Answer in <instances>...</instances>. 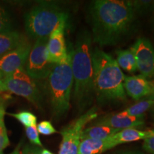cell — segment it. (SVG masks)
<instances>
[{
    "label": "cell",
    "instance_id": "obj_26",
    "mask_svg": "<svg viewBox=\"0 0 154 154\" xmlns=\"http://www.w3.org/2000/svg\"><path fill=\"white\" fill-rule=\"evenodd\" d=\"M42 149L38 146L34 145H25L22 150L21 154H41Z\"/></svg>",
    "mask_w": 154,
    "mask_h": 154
},
{
    "label": "cell",
    "instance_id": "obj_31",
    "mask_svg": "<svg viewBox=\"0 0 154 154\" xmlns=\"http://www.w3.org/2000/svg\"><path fill=\"white\" fill-rule=\"evenodd\" d=\"M5 109V99H3L2 98L0 97V109Z\"/></svg>",
    "mask_w": 154,
    "mask_h": 154
},
{
    "label": "cell",
    "instance_id": "obj_20",
    "mask_svg": "<svg viewBox=\"0 0 154 154\" xmlns=\"http://www.w3.org/2000/svg\"><path fill=\"white\" fill-rule=\"evenodd\" d=\"M9 115L16 119L25 127L36 126L37 119L36 116L30 111H22L16 113H9Z\"/></svg>",
    "mask_w": 154,
    "mask_h": 154
},
{
    "label": "cell",
    "instance_id": "obj_16",
    "mask_svg": "<svg viewBox=\"0 0 154 154\" xmlns=\"http://www.w3.org/2000/svg\"><path fill=\"white\" fill-rule=\"evenodd\" d=\"M26 37L14 30L0 33V58L19 47Z\"/></svg>",
    "mask_w": 154,
    "mask_h": 154
},
{
    "label": "cell",
    "instance_id": "obj_9",
    "mask_svg": "<svg viewBox=\"0 0 154 154\" xmlns=\"http://www.w3.org/2000/svg\"><path fill=\"white\" fill-rule=\"evenodd\" d=\"M134 52L137 70L146 79L154 77V48L148 38H138L130 48Z\"/></svg>",
    "mask_w": 154,
    "mask_h": 154
},
{
    "label": "cell",
    "instance_id": "obj_12",
    "mask_svg": "<svg viewBox=\"0 0 154 154\" xmlns=\"http://www.w3.org/2000/svg\"><path fill=\"white\" fill-rule=\"evenodd\" d=\"M145 116H129L122 112L109 113L101 117H97L91 121V126H104L115 129L123 130L126 128H136L143 126L145 123Z\"/></svg>",
    "mask_w": 154,
    "mask_h": 154
},
{
    "label": "cell",
    "instance_id": "obj_25",
    "mask_svg": "<svg viewBox=\"0 0 154 154\" xmlns=\"http://www.w3.org/2000/svg\"><path fill=\"white\" fill-rule=\"evenodd\" d=\"M143 149L149 154H154V130H152L151 136L143 140Z\"/></svg>",
    "mask_w": 154,
    "mask_h": 154
},
{
    "label": "cell",
    "instance_id": "obj_8",
    "mask_svg": "<svg viewBox=\"0 0 154 154\" xmlns=\"http://www.w3.org/2000/svg\"><path fill=\"white\" fill-rule=\"evenodd\" d=\"M47 41L48 37L36 40L24 67L26 74L34 80L47 79L54 66L48 59Z\"/></svg>",
    "mask_w": 154,
    "mask_h": 154
},
{
    "label": "cell",
    "instance_id": "obj_24",
    "mask_svg": "<svg viewBox=\"0 0 154 154\" xmlns=\"http://www.w3.org/2000/svg\"><path fill=\"white\" fill-rule=\"evenodd\" d=\"M36 128L38 134H41L44 136H49V135L56 134L57 131L54 127L51 122L49 121H43L36 126Z\"/></svg>",
    "mask_w": 154,
    "mask_h": 154
},
{
    "label": "cell",
    "instance_id": "obj_34",
    "mask_svg": "<svg viewBox=\"0 0 154 154\" xmlns=\"http://www.w3.org/2000/svg\"><path fill=\"white\" fill-rule=\"evenodd\" d=\"M151 113L154 116V107L152 108V109H151Z\"/></svg>",
    "mask_w": 154,
    "mask_h": 154
},
{
    "label": "cell",
    "instance_id": "obj_27",
    "mask_svg": "<svg viewBox=\"0 0 154 154\" xmlns=\"http://www.w3.org/2000/svg\"><path fill=\"white\" fill-rule=\"evenodd\" d=\"M150 86H151V91H150V93L149 95L143 99L153 100V101H154V80L150 82Z\"/></svg>",
    "mask_w": 154,
    "mask_h": 154
},
{
    "label": "cell",
    "instance_id": "obj_2",
    "mask_svg": "<svg viewBox=\"0 0 154 154\" xmlns=\"http://www.w3.org/2000/svg\"><path fill=\"white\" fill-rule=\"evenodd\" d=\"M92 37L87 32L77 36L72 48V72L74 79V101L79 111L86 110L95 96L92 63Z\"/></svg>",
    "mask_w": 154,
    "mask_h": 154
},
{
    "label": "cell",
    "instance_id": "obj_30",
    "mask_svg": "<svg viewBox=\"0 0 154 154\" xmlns=\"http://www.w3.org/2000/svg\"><path fill=\"white\" fill-rule=\"evenodd\" d=\"M7 91V88L5 85V83L3 82V79H0V93Z\"/></svg>",
    "mask_w": 154,
    "mask_h": 154
},
{
    "label": "cell",
    "instance_id": "obj_10",
    "mask_svg": "<svg viewBox=\"0 0 154 154\" xmlns=\"http://www.w3.org/2000/svg\"><path fill=\"white\" fill-rule=\"evenodd\" d=\"M31 49L32 45L26 38L16 49L0 58V72L4 77L24 68Z\"/></svg>",
    "mask_w": 154,
    "mask_h": 154
},
{
    "label": "cell",
    "instance_id": "obj_28",
    "mask_svg": "<svg viewBox=\"0 0 154 154\" xmlns=\"http://www.w3.org/2000/svg\"><path fill=\"white\" fill-rule=\"evenodd\" d=\"M114 154H144L143 153L140 151H119L118 153Z\"/></svg>",
    "mask_w": 154,
    "mask_h": 154
},
{
    "label": "cell",
    "instance_id": "obj_18",
    "mask_svg": "<svg viewBox=\"0 0 154 154\" xmlns=\"http://www.w3.org/2000/svg\"><path fill=\"white\" fill-rule=\"evenodd\" d=\"M116 54L117 58L116 61L120 69H122L130 74H134L137 72L136 59L131 49L119 50Z\"/></svg>",
    "mask_w": 154,
    "mask_h": 154
},
{
    "label": "cell",
    "instance_id": "obj_21",
    "mask_svg": "<svg viewBox=\"0 0 154 154\" xmlns=\"http://www.w3.org/2000/svg\"><path fill=\"white\" fill-rule=\"evenodd\" d=\"M5 113V109H0V154H3L4 150L9 144L8 135L4 121Z\"/></svg>",
    "mask_w": 154,
    "mask_h": 154
},
{
    "label": "cell",
    "instance_id": "obj_32",
    "mask_svg": "<svg viewBox=\"0 0 154 154\" xmlns=\"http://www.w3.org/2000/svg\"><path fill=\"white\" fill-rule=\"evenodd\" d=\"M41 154H54V153H52L51 151H49V150L47 149H42Z\"/></svg>",
    "mask_w": 154,
    "mask_h": 154
},
{
    "label": "cell",
    "instance_id": "obj_11",
    "mask_svg": "<svg viewBox=\"0 0 154 154\" xmlns=\"http://www.w3.org/2000/svg\"><path fill=\"white\" fill-rule=\"evenodd\" d=\"M66 26V22L60 23L48 37L47 44L48 59L54 64L63 62L68 57V49L64 38Z\"/></svg>",
    "mask_w": 154,
    "mask_h": 154
},
{
    "label": "cell",
    "instance_id": "obj_7",
    "mask_svg": "<svg viewBox=\"0 0 154 154\" xmlns=\"http://www.w3.org/2000/svg\"><path fill=\"white\" fill-rule=\"evenodd\" d=\"M3 82L7 91L25 98L37 108L42 107L43 98L41 91L35 81L26 74L24 68L5 76Z\"/></svg>",
    "mask_w": 154,
    "mask_h": 154
},
{
    "label": "cell",
    "instance_id": "obj_4",
    "mask_svg": "<svg viewBox=\"0 0 154 154\" xmlns=\"http://www.w3.org/2000/svg\"><path fill=\"white\" fill-rule=\"evenodd\" d=\"M72 48L63 62L54 64L47 77V88L51 112L56 119H60L70 107L74 79L72 72Z\"/></svg>",
    "mask_w": 154,
    "mask_h": 154
},
{
    "label": "cell",
    "instance_id": "obj_22",
    "mask_svg": "<svg viewBox=\"0 0 154 154\" xmlns=\"http://www.w3.org/2000/svg\"><path fill=\"white\" fill-rule=\"evenodd\" d=\"M13 24L11 15L3 6L0 5V33L12 30Z\"/></svg>",
    "mask_w": 154,
    "mask_h": 154
},
{
    "label": "cell",
    "instance_id": "obj_13",
    "mask_svg": "<svg viewBox=\"0 0 154 154\" xmlns=\"http://www.w3.org/2000/svg\"><path fill=\"white\" fill-rule=\"evenodd\" d=\"M123 85L126 94L135 101L145 99L151 91L150 81L141 75L125 76Z\"/></svg>",
    "mask_w": 154,
    "mask_h": 154
},
{
    "label": "cell",
    "instance_id": "obj_33",
    "mask_svg": "<svg viewBox=\"0 0 154 154\" xmlns=\"http://www.w3.org/2000/svg\"><path fill=\"white\" fill-rule=\"evenodd\" d=\"M4 79V76L2 75V74L0 72V79Z\"/></svg>",
    "mask_w": 154,
    "mask_h": 154
},
{
    "label": "cell",
    "instance_id": "obj_14",
    "mask_svg": "<svg viewBox=\"0 0 154 154\" xmlns=\"http://www.w3.org/2000/svg\"><path fill=\"white\" fill-rule=\"evenodd\" d=\"M152 134V130L140 131L136 128H126L111 136L109 139L115 146L119 144L130 143L139 140H144Z\"/></svg>",
    "mask_w": 154,
    "mask_h": 154
},
{
    "label": "cell",
    "instance_id": "obj_5",
    "mask_svg": "<svg viewBox=\"0 0 154 154\" xmlns=\"http://www.w3.org/2000/svg\"><path fill=\"white\" fill-rule=\"evenodd\" d=\"M68 17V13L57 4L41 2L25 14V29L34 39L49 37L60 23L67 22Z\"/></svg>",
    "mask_w": 154,
    "mask_h": 154
},
{
    "label": "cell",
    "instance_id": "obj_1",
    "mask_svg": "<svg viewBox=\"0 0 154 154\" xmlns=\"http://www.w3.org/2000/svg\"><path fill=\"white\" fill-rule=\"evenodd\" d=\"M137 14L133 1L92 2L88 9L92 39L101 46L118 44L130 32Z\"/></svg>",
    "mask_w": 154,
    "mask_h": 154
},
{
    "label": "cell",
    "instance_id": "obj_17",
    "mask_svg": "<svg viewBox=\"0 0 154 154\" xmlns=\"http://www.w3.org/2000/svg\"><path fill=\"white\" fill-rule=\"evenodd\" d=\"M121 130L115 129L104 126H91L84 128L82 135V140L85 138L105 140L120 131Z\"/></svg>",
    "mask_w": 154,
    "mask_h": 154
},
{
    "label": "cell",
    "instance_id": "obj_3",
    "mask_svg": "<svg viewBox=\"0 0 154 154\" xmlns=\"http://www.w3.org/2000/svg\"><path fill=\"white\" fill-rule=\"evenodd\" d=\"M94 94L98 102L107 103L124 101L125 76L116 59L101 49L92 50Z\"/></svg>",
    "mask_w": 154,
    "mask_h": 154
},
{
    "label": "cell",
    "instance_id": "obj_19",
    "mask_svg": "<svg viewBox=\"0 0 154 154\" xmlns=\"http://www.w3.org/2000/svg\"><path fill=\"white\" fill-rule=\"evenodd\" d=\"M153 107H154V101L143 99L142 101H138L136 104L128 107L126 110L122 111V113L129 116H145L144 113Z\"/></svg>",
    "mask_w": 154,
    "mask_h": 154
},
{
    "label": "cell",
    "instance_id": "obj_6",
    "mask_svg": "<svg viewBox=\"0 0 154 154\" xmlns=\"http://www.w3.org/2000/svg\"><path fill=\"white\" fill-rule=\"evenodd\" d=\"M98 117L96 107H91L61 131L62 139L59 154H79V147L82 141V135L86 125Z\"/></svg>",
    "mask_w": 154,
    "mask_h": 154
},
{
    "label": "cell",
    "instance_id": "obj_29",
    "mask_svg": "<svg viewBox=\"0 0 154 154\" xmlns=\"http://www.w3.org/2000/svg\"><path fill=\"white\" fill-rule=\"evenodd\" d=\"M22 143H23L22 140V141L19 142V143L17 146L16 149H15L14 151H13V152H11V153H9V154H21L20 149H21V147H22Z\"/></svg>",
    "mask_w": 154,
    "mask_h": 154
},
{
    "label": "cell",
    "instance_id": "obj_15",
    "mask_svg": "<svg viewBox=\"0 0 154 154\" xmlns=\"http://www.w3.org/2000/svg\"><path fill=\"white\" fill-rule=\"evenodd\" d=\"M113 147H115L114 144L109 138L105 140L85 138L81 141L79 154H101Z\"/></svg>",
    "mask_w": 154,
    "mask_h": 154
},
{
    "label": "cell",
    "instance_id": "obj_23",
    "mask_svg": "<svg viewBox=\"0 0 154 154\" xmlns=\"http://www.w3.org/2000/svg\"><path fill=\"white\" fill-rule=\"evenodd\" d=\"M25 133H26V137L33 145L38 146L40 148L42 147V143L40 140L39 136H38V132L36 128V126L26 127Z\"/></svg>",
    "mask_w": 154,
    "mask_h": 154
}]
</instances>
